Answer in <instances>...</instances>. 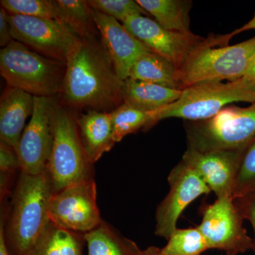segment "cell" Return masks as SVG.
Masks as SVG:
<instances>
[{
    "label": "cell",
    "mask_w": 255,
    "mask_h": 255,
    "mask_svg": "<svg viewBox=\"0 0 255 255\" xmlns=\"http://www.w3.org/2000/svg\"><path fill=\"white\" fill-rule=\"evenodd\" d=\"M124 85L102 42L87 38L65 63L61 94L72 108L111 112L124 104Z\"/></svg>",
    "instance_id": "1"
},
{
    "label": "cell",
    "mask_w": 255,
    "mask_h": 255,
    "mask_svg": "<svg viewBox=\"0 0 255 255\" xmlns=\"http://www.w3.org/2000/svg\"><path fill=\"white\" fill-rule=\"evenodd\" d=\"M53 194L48 169L38 174L21 172L4 229L10 254L32 255L50 223L48 206Z\"/></svg>",
    "instance_id": "2"
},
{
    "label": "cell",
    "mask_w": 255,
    "mask_h": 255,
    "mask_svg": "<svg viewBox=\"0 0 255 255\" xmlns=\"http://www.w3.org/2000/svg\"><path fill=\"white\" fill-rule=\"evenodd\" d=\"M233 33L212 35L178 69L182 89L206 81L234 82L245 76L255 53V36L228 46Z\"/></svg>",
    "instance_id": "3"
},
{
    "label": "cell",
    "mask_w": 255,
    "mask_h": 255,
    "mask_svg": "<svg viewBox=\"0 0 255 255\" xmlns=\"http://www.w3.org/2000/svg\"><path fill=\"white\" fill-rule=\"evenodd\" d=\"M50 124L53 147L48 170L55 194L93 177L92 164L82 145L77 117L53 100Z\"/></svg>",
    "instance_id": "4"
},
{
    "label": "cell",
    "mask_w": 255,
    "mask_h": 255,
    "mask_svg": "<svg viewBox=\"0 0 255 255\" xmlns=\"http://www.w3.org/2000/svg\"><path fill=\"white\" fill-rule=\"evenodd\" d=\"M0 73L8 86L37 97L61 94L65 64L50 59L16 41L0 50Z\"/></svg>",
    "instance_id": "5"
},
{
    "label": "cell",
    "mask_w": 255,
    "mask_h": 255,
    "mask_svg": "<svg viewBox=\"0 0 255 255\" xmlns=\"http://www.w3.org/2000/svg\"><path fill=\"white\" fill-rule=\"evenodd\" d=\"M255 102V87L244 78L234 82H199L182 90L175 102L157 111L155 124L164 119H182L199 122L212 118L235 102Z\"/></svg>",
    "instance_id": "6"
},
{
    "label": "cell",
    "mask_w": 255,
    "mask_h": 255,
    "mask_svg": "<svg viewBox=\"0 0 255 255\" xmlns=\"http://www.w3.org/2000/svg\"><path fill=\"white\" fill-rule=\"evenodd\" d=\"M187 148L199 152L246 149L255 137V102L228 106L212 118L184 125Z\"/></svg>",
    "instance_id": "7"
},
{
    "label": "cell",
    "mask_w": 255,
    "mask_h": 255,
    "mask_svg": "<svg viewBox=\"0 0 255 255\" xmlns=\"http://www.w3.org/2000/svg\"><path fill=\"white\" fill-rule=\"evenodd\" d=\"M9 19L14 41L65 64L82 40L59 20L16 14H9Z\"/></svg>",
    "instance_id": "8"
},
{
    "label": "cell",
    "mask_w": 255,
    "mask_h": 255,
    "mask_svg": "<svg viewBox=\"0 0 255 255\" xmlns=\"http://www.w3.org/2000/svg\"><path fill=\"white\" fill-rule=\"evenodd\" d=\"M243 220L232 197H219L204 209L197 227L209 250H221L227 255H238L253 248V240L243 227Z\"/></svg>",
    "instance_id": "9"
},
{
    "label": "cell",
    "mask_w": 255,
    "mask_h": 255,
    "mask_svg": "<svg viewBox=\"0 0 255 255\" xmlns=\"http://www.w3.org/2000/svg\"><path fill=\"white\" fill-rule=\"evenodd\" d=\"M48 217L55 226L73 232L87 233L98 227L102 220L94 179L55 193L48 206Z\"/></svg>",
    "instance_id": "10"
},
{
    "label": "cell",
    "mask_w": 255,
    "mask_h": 255,
    "mask_svg": "<svg viewBox=\"0 0 255 255\" xmlns=\"http://www.w3.org/2000/svg\"><path fill=\"white\" fill-rule=\"evenodd\" d=\"M167 181L169 193L156 210L155 233L168 240L177 229L183 211L199 196L211 190L195 169L182 160L172 169Z\"/></svg>",
    "instance_id": "11"
},
{
    "label": "cell",
    "mask_w": 255,
    "mask_h": 255,
    "mask_svg": "<svg viewBox=\"0 0 255 255\" xmlns=\"http://www.w3.org/2000/svg\"><path fill=\"white\" fill-rule=\"evenodd\" d=\"M123 24L147 50L164 57L178 69L206 40L192 32L169 31L155 20L142 15L130 16Z\"/></svg>",
    "instance_id": "12"
},
{
    "label": "cell",
    "mask_w": 255,
    "mask_h": 255,
    "mask_svg": "<svg viewBox=\"0 0 255 255\" xmlns=\"http://www.w3.org/2000/svg\"><path fill=\"white\" fill-rule=\"evenodd\" d=\"M53 99L35 97L34 109L16 152L21 172L38 174L48 169L53 147L50 113Z\"/></svg>",
    "instance_id": "13"
},
{
    "label": "cell",
    "mask_w": 255,
    "mask_h": 255,
    "mask_svg": "<svg viewBox=\"0 0 255 255\" xmlns=\"http://www.w3.org/2000/svg\"><path fill=\"white\" fill-rule=\"evenodd\" d=\"M246 149L199 152L187 148L182 160L195 169L217 198H233L238 169Z\"/></svg>",
    "instance_id": "14"
},
{
    "label": "cell",
    "mask_w": 255,
    "mask_h": 255,
    "mask_svg": "<svg viewBox=\"0 0 255 255\" xmlns=\"http://www.w3.org/2000/svg\"><path fill=\"white\" fill-rule=\"evenodd\" d=\"M92 14L101 42L110 55L119 78L124 81L127 80L134 63L150 50L132 36L123 23L92 8Z\"/></svg>",
    "instance_id": "15"
},
{
    "label": "cell",
    "mask_w": 255,
    "mask_h": 255,
    "mask_svg": "<svg viewBox=\"0 0 255 255\" xmlns=\"http://www.w3.org/2000/svg\"><path fill=\"white\" fill-rule=\"evenodd\" d=\"M34 103L33 95L9 86L0 99V141L15 151L26 127V120L33 114Z\"/></svg>",
    "instance_id": "16"
},
{
    "label": "cell",
    "mask_w": 255,
    "mask_h": 255,
    "mask_svg": "<svg viewBox=\"0 0 255 255\" xmlns=\"http://www.w3.org/2000/svg\"><path fill=\"white\" fill-rule=\"evenodd\" d=\"M77 122L85 154L93 164L115 144L112 116L110 112L88 110L77 118Z\"/></svg>",
    "instance_id": "17"
},
{
    "label": "cell",
    "mask_w": 255,
    "mask_h": 255,
    "mask_svg": "<svg viewBox=\"0 0 255 255\" xmlns=\"http://www.w3.org/2000/svg\"><path fill=\"white\" fill-rule=\"evenodd\" d=\"M182 90L128 78L124 80V104L144 112H155L175 102Z\"/></svg>",
    "instance_id": "18"
},
{
    "label": "cell",
    "mask_w": 255,
    "mask_h": 255,
    "mask_svg": "<svg viewBox=\"0 0 255 255\" xmlns=\"http://www.w3.org/2000/svg\"><path fill=\"white\" fill-rule=\"evenodd\" d=\"M128 78L183 90L177 67L164 57L151 51L146 52L136 60Z\"/></svg>",
    "instance_id": "19"
},
{
    "label": "cell",
    "mask_w": 255,
    "mask_h": 255,
    "mask_svg": "<svg viewBox=\"0 0 255 255\" xmlns=\"http://www.w3.org/2000/svg\"><path fill=\"white\" fill-rule=\"evenodd\" d=\"M137 3L155 17V21L169 31L191 33L189 12L190 0H137Z\"/></svg>",
    "instance_id": "20"
},
{
    "label": "cell",
    "mask_w": 255,
    "mask_h": 255,
    "mask_svg": "<svg viewBox=\"0 0 255 255\" xmlns=\"http://www.w3.org/2000/svg\"><path fill=\"white\" fill-rule=\"evenodd\" d=\"M88 255H142L133 241L124 238L107 223L83 235Z\"/></svg>",
    "instance_id": "21"
},
{
    "label": "cell",
    "mask_w": 255,
    "mask_h": 255,
    "mask_svg": "<svg viewBox=\"0 0 255 255\" xmlns=\"http://www.w3.org/2000/svg\"><path fill=\"white\" fill-rule=\"evenodd\" d=\"M84 236L50 222L31 255H82Z\"/></svg>",
    "instance_id": "22"
},
{
    "label": "cell",
    "mask_w": 255,
    "mask_h": 255,
    "mask_svg": "<svg viewBox=\"0 0 255 255\" xmlns=\"http://www.w3.org/2000/svg\"><path fill=\"white\" fill-rule=\"evenodd\" d=\"M58 20L68 26L81 39L96 38L97 26L88 1L56 0ZM99 33V31H98Z\"/></svg>",
    "instance_id": "23"
},
{
    "label": "cell",
    "mask_w": 255,
    "mask_h": 255,
    "mask_svg": "<svg viewBox=\"0 0 255 255\" xmlns=\"http://www.w3.org/2000/svg\"><path fill=\"white\" fill-rule=\"evenodd\" d=\"M157 111L144 112L122 104L111 112L112 130L115 143L122 141L124 137L137 132L141 128H150L155 125Z\"/></svg>",
    "instance_id": "24"
},
{
    "label": "cell",
    "mask_w": 255,
    "mask_h": 255,
    "mask_svg": "<svg viewBox=\"0 0 255 255\" xmlns=\"http://www.w3.org/2000/svg\"><path fill=\"white\" fill-rule=\"evenodd\" d=\"M168 243L159 255H201L209 250L206 239L199 228H177L167 240Z\"/></svg>",
    "instance_id": "25"
},
{
    "label": "cell",
    "mask_w": 255,
    "mask_h": 255,
    "mask_svg": "<svg viewBox=\"0 0 255 255\" xmlns=\"http://www.w3.org/2000/svg\"><path fill=\"white\" fill-rule=\"evenodd\" d=\"M0 3L9 14L58 20L56 0H1Z\"/></svg>",
    "instance_id": "26"
},
{
    "label": "cell",
    "mask_w": 255,
    "mask_h": 255,
    "mask_svg": "<svg viewBox=\"0 0 255 255\" xmlns=\"http://www.w3.org/2000/svg\"><path fill=\"white\" fill-rule=\"evenodd\" d=\"M255 192V137L247 146L235 183L233 199L249 195Z\"/></svg>",
    "instance_id": "27"
},
{
    "label": "cell",
    "mask_w": 255,
    "mask_h": 255,
    "mask_svg": "<svg viewBox=\"0 0 255 255\" xmlns=\"http://www.w3.org/2000/svg\"><path fill=\"white\" fill-rule=\"evenodd\" d=\"M88 3L92 9L122 23L134 15L147 14L137 1L133 0H90Z\"/></svg>",
    "instance_id": "28"
},
{
    "label": "cell",
    "mask_w": 255,
    "mask_h": 255,
    "mask_svg": "<svg viewBox=\"0 0 255 255\" xmlns=\"http://www.w3.org/2000/svg\"><path fill=\"white\" fill-rule=\"evenodd\" d=\"M20 167L17 154L12 147L0 141V170L1 173L12 174Z\"/></svg>",
    "instance_id": "29"
},
{
    "label": "cell",
    "mask_w": 255,
    "mask_h": 255,
    "mask_svg": "<svg viewBox=\"0 0 255 255\" xmlns=\"http://www.w3.org/2000/svg\"><path fill=\"white\" fill-rule=\"evenodd\" d=\"M234 201L243 219L248 220L254 230L255 240L253 241V250L255 255V192L244 197L235 199Z\"/></svg>",
    "instance_id": "30"
},
{
    "label": "cell",
    "mask_w": 255,
    "mask_h": 255,
    "mask_svg": "<svg viewBox=\"0 0 255 255\" xmlns=\"http://www.w3.org/2000/svg\"><path fill=\"white\" fill-rule=\"evenodd\" d=\"M9 14L1 7L0 9V46L1 48L7 46L14 41L11 36V26L9 23Z\"/></svg>",
    "instance_id": "31"
},
{
    "label": "cell",
    "mask_w": 255,
    "mask_h": 255,
    "mask_svg": "<svg viewBox=\"0 0 255 255\" xmlns=\"http://www.w3.org/2000/svg\"><path fill=\"white\" fill-rule=\"evenodd\" d=\"M0 255H11L10 254L7 245H6L4 227L2 221H1V226H0Z\"/></svg>",
    "instance_id": "32"
},
{
    "label": "cell",
    "mask_w": 255,
    "mask_h": 255,
    "mask_svg": "<svg viewBox=\"0 0 255 255\" xmlns=\"http://www.w3.org/2000/svg\"><path fill=\"white\" fill-rule=\"evenodd\" d=\"M243 78L246 79L248 82H251L253 86L255 87V53L253 55V58H252L249 67H248Z\"/></svg>",
    "instance_id": "33"
},
{
    "label": "cell",
    "mask_w": 255,
    "mask_h": 255,
    "mask_svg": "<svg viewBox=\"0 0 255 255\" xmlns=\"http://www.w3.org/2000/svg\"><path fill=\"white\" fill-rule=\"evenodd\" d=\"M255 29V12L253 17L248 21L246 24L243 25L241 28H238V29L235 30L233 31V34L237 35L238 33H243V32L250 31V30Z\"/></svg>",
    "instance_id": "34"
},
{
    "label": "cell",
    "mask_w": 255,
    "mask_h": 255,
    "mask_svg": "<svg viewBox=\"0 0 255 255\" xmlns=\"http://www.w3.org/2000/svg\"><path fill=\"white\" fill-rule=\"evenodd\" d=\"M159 249L156 247H149L145 251H142V255H159Z\"/></svg>",
    "instance_id": "35"
}]
</instances>
